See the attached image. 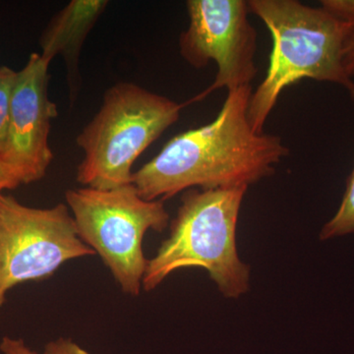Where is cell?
<instances>
[{"label":"cell","mask_w":354,"mask_h":354,"mask_svg":"<svg viewBox=\"0 0 354 354\" xmlns=\"http://www.w3.org/2000/svg\"><path fill=\"white\" fill-rule=\"evenodd\" d=\"M251 94V85L228 91L215 120L169 140L133 174L140 196L164 201L193 187H249L272 176L290 151L279 136L253 129L248 118Z\"/></svg>","instance_id":"obj_1"},{"label":"cell","mask_w":354,"mask_h":354,"mask_svg":"<svg viewBox=\"0 0 354 354\" xmlns=\"http://www.w3.org/2000/svg\"><path fill=\"white\" fill-rule=\"evenodd\" d=\"M249 11L271 32L272 46L264 80L252 92L248 118L256 132L263 128L279 95L302 79L348 87L344 68L348 23L322 8L297 0H250Z\"/></svg>","instance_id":"obj_2"},{"label":"cell","mask_w":354,"mask_h":354,"mask_svg":"<svg viewBox=\"0 0 354 354\" xmlns=\"http://www.w3.org/2000/svg\"><path fill=\"white\" fill-rule=\"evenodd\" d=\"M247 189L187 191L171 221L169 236L148 261L144 290H155L177 270L202 268L223 297L236 299L245 295L250 268L237 252L236 228Z\"/></svg>","instance_id":"obj_3"},{"label":"cell","mask_w":354,"mask_h":354,"mask_svg":"<svg viewBox=\"0 0 354 354\" xmlns=\"http://www.w3.org/2000/svg\"><path fill=\"white\" fill-rule=\"evenodd\" d=\"M183 108L134 83L109 88L101 109L77 137L84 152L77 181L104 190L131 184L135 160L179 120Z\"/></svg>","instance_id":"obj_4"},{"label":"cell","mask_w":354,"mask_h":354,"mask_svg":"<svg viewBox=\"0 0 354 354\" xmlns=\"http://www.w3.org/2000/svg\"><path fill=\"white\" fill-rule=\"evenodd\" d=\"M65 199L81 241L101 257L123 292L138 297L149 261L144 236L169 225L164 202L143 199L132 183L113 189H71Z\"/></svg>","instance_id":"obj_5"},{"label":"cell","mask_w":354,"mask_h":354,"mask_svg":"<svg viewBox=\"0 0 354 354\" xmlns=\"http://www.w3.org/2000/svg\"><path fill=\"white\" fill-rule=\"evenodd\" d=\"M92 255L67 205L32 208L0 195V308L16 286L43 281L67 261Z\"/></svg>","instance_id":"obj_6"},{"label":"cell","mask_w":354,"mask_h":354,"mask_svg":"<svg viewBox=\"0 0 354 354\" xmlns=\"http://www.w3.org/2000/svg\"><path fill=\"white\" fill-rule=\"evenodd\" d=\"M189 26L180 35L181 57L195 68L216 62L215 81L190 102L205 99L218 88L250 85L257 74V32L248 20V1L189 0Z\"/></svg>","instance_id":"obj_7"},{"label":"cell","mask_w":354,"mask_h":354,"mask_svg":"<svg viewBox=\"0 0 354 354\" xmlns=\"http://www.w3.org/2000/svg\"><path fill=\"white\" fill-rule=\"evenodd\" d=\"M50 64L32 53L16 76L6 148L0 155L16 187L41 180L53 158L48 137L57 108L48 97Z\"/></svg>","instance_id":"obj_8"},{"label":"cell","mask_w":354,"mask_h":354,"mask_svg":"<svg viewBox=\"0 0 354 354\" xmlns=\"http://www.w3.org/2000/svg\"><path fill=\"white\" fill-rule=\"evenodd\" d=\"M106 6L104 0H73L55 16L41 36V57L50 62L57 55H62L72 87L78 80L81 48Z\"/></svg>","instance_id":"obj_9"},{"label":"cell","mask_w":354,"mask_h":354,"mask_svg":"<svg viewBox=\"0 0 354 354\" xmlns=\"http://www.w3.org/2000/svg\"><path fill=\"white\" fill-rule=\"evenodd\" d=\"M346 88L354 104V81ZM349 234H354V167L348 177L341 206L335 215L324 225L320 232V239L327 241Z\"/></svg>","instance_id":"obj_10"},{"label":"cell","mask_w":354,"mask_h":354,"mask_svg":"<svg viewBox=\"0 0 354 354\" xmlns=\"http://www.w3.org/2000/svg\"><path fill=\"white\" fill-rule=\"evenodd\" d=\"M0 351L2 354H38L36 351L26 346L22 339L12 337H2L0 342ZM43 354H92L88 353L73 339L67 337H59L55 341H51L44 346Z\"/></svg>","instance_id":"obj_11"},{"label":"cell","mask_w":354,"mask_h":354,"mask_svg":"<svg viewBox=\"0 0 354 354\" xmlns=\"http://www.w3.org/2000/svg\"><path fill=\"white\" fill-rule=\"evenodd\" d=\"M16 76L17 72L9 67H0V155L6 148Z\"/></svg>","instance_id":"obj_12"},{"label":"cell","mask_w":354,"mask_h":354,"mask_svg":"<svg viewBox=\"0 0 354 354\" xmlns=\"http://www.w3.org/2000/svg\"><path fill=\"white\" fill-rule=\"evenodd\" d=\"M321 3L322 8L337 19L354 22V0H324Z\"/></svg>","instance_id":"obj_13"},{"label":"cell","mask_w":354,"mask_h":354,"mask_svg":"<svg viewBox=\"0 0 354 354\" xmlns=\"http://www.w3.org/2000/svg\"><path fill=\"white\" fill-rule=\"evenodd\" d=\"M344 68L346 75L354 77V22L348 23L344 46Z\"/></svg>","instance_id":"obj_14"},{"label":"cell","mask_w":354,"mask_h":354,"mask_svg":"<svg viewBox=\"0 0 354 354\" xmlns=\"http://www.w3.org/2000/svg\"><path fill=\"white\" fill-rule=\"evenodd\" d=\"M16 185L14 184L12 178L9 176L3 165L0 162V195L6 190L15 189Z\"/></svg>","instance_id":"obj_15"}]
</instances>
